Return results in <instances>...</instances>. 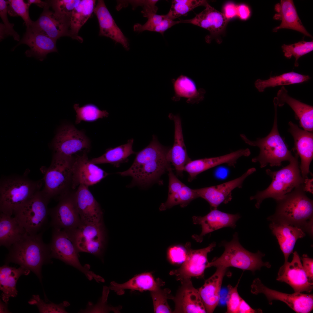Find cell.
<instances>
[{
	"label": "cell",
	"instance_id": "obj_44",
	"mask_svg": "<svg viewBox=\"0 0 313 313\" xmlns=\"http://www.w3.org/2000/svg\"><path fill=\"white\" fill-rule=\"evenodd\" d=\"M170 292L168 289L160 288L150 292L155 313L172 312L168 302V299H172L173 297L170 294Z\"/></svg>",
	"mask_w": 313,
	"mask_h": 313
},
{
	"label": "cell",
	"instance_id": "obj_33",
	"mask_svg": "<svg viewBox=\"0 0 313 313\" xmlns=\"http://www.w3.org/2000/svg\"><path fill=\"white\" fill-rule=\"evenodd\" d=\"M7 264L0 268V289L2 292V299L5 302H8L10 297L17 295L16 285L19 277L22 275L29 274L30 271L21 266L17 268Z\"/></svg>",
	"mask_w": 313,
	"mask_h": 313
},
{
	"label": "cell",
	"instance_id": "obj_45",
	"mask_svg": "<svg viewBox=\"0 0 313 313\" xmlns=\"http://www.w3.org/2000/svg\"><path fill=\"white\" fill-rule=\"evenodd\" d=\"M8 13L11 17L20 16L23 20L27 28L29 27L33 21L29 15L30 6L23 0H8Z\"/></svg>",
	"mask_w": 313,
	"mask_h": 313
},
{
	"label": "cell",
	"instance_id": "obj_5",
	"mask_svg": "<svg viewBox=\"0 0 313 313\" xmlns=\"http://www.w3.org/2000/svg\"><path fill=\"white\" fill-rule=\"evenodd\" d=\"M295 155L287 166L277 171L266 170V174L272 179L269 186L265 190L258 191L250 197V200L255 199L256 207L259 209L263 201L267 198H272L277 201L294 188L304 183L306 179L302 176L298 162L299 156L294 151ZM307 179V178H306Z\"/></svg>",
	"mask_w": 313,
	"mask_h": 313
},
{
	"label": "cell",
	"instance_id": "obj_31",
	"mask_svg": "<svg viewBox=\"0 0 313 313\" xmlns=\"http://www.w3.org/2000/svg\"><path fill=\"white\" fill-rule=\"evenodd\" d=\"M226 269L223 267H216L215 273L198 290L207 313L213 312L219 304L222 283Z\"/></svg>",
	"mask_w": 313,
	"mask_h": 313
},
{
	"label": "cell",
	"instance_id": "obj_32",
	"mask_svg": "<svg viewBox=\"0 0 313 313\" xmlns=\"http://www.w3.org/2000/svg\"><path fill=\"white\" fill-rule=\"evenodd\" d=\"M274 10L277 13L274 14L273 19L281 20V22L279 26L273 29V32H277L281 29H288L299 31L307 36L312 37L303 26L293 0H281L279 3L275 5Z\"/></svg>",
	"mask_w": 313,
	"mask_h": 313
},
{
	"label": "cell",
	"instance_id": "obj_16",
	"mask_svg": "<svg viewBox=\"0 0 313 313\" xmlns=\"http://www.w3.org/2000/svg\"><path fill=\"white\" fill-rule=\"evenodd\" d=\"M88 152L85 151L74 155L72 168V190H75L81 185L88 187L94 185L109 174L90 161Z\"/></svg>",
	"mask_w": 313,
	"mask_h": 313
},
{
	"label": "cell",
	"instance_id": "obj_54",
	"mask_svg": "<svg viewBox=\"0 0 313 313\" xmlns=\"http://www.w3.org/2000/svg\"><path fill=\"white\" fill-rule=\"evenodd\" d=\"M300 259L302 261V265L308 281L310 283L313 284V259L306 254H303Z\"/></svg>",
	"mask_w": 313,
	"mask_h": 313
},
{
	"label": "cell",
	"instance_id": "obj_28",
	"mask_svg": "<svg viewBox=\"0 0 313 313\" xmlns=\"http://www.w3.org/2000/svg\"><path fill=\"white\" fill-rule=\"evenodd\" d=\"M94 12L98 21L99 35L109 37L121 44L126 50H128L129 45L128 39L116 24L103 0H98Z\"/></svg>",
	"mask_w": 313,
	"mask_h": 313
},
{
	"label": "cell",
	"instance_id": "obj_3",
	"mask_svg": "<svg viewBox=\"0 0 313 313\" xmlns=\"http://www.w3.org/2000/svg\"><path fill=\"white\" fill-rule=\"evenodd\" d=\"M43 233L31 235L26 232L8 249L5 261L17 264L34 273L41 282V269L43 265L50 262L49 244L43 241Z\"/></svg>",
	"mask_w": 313,
	"mask_h": 313
},
{
	"label": "cell",
	"instance_id": "obj_2",
	"mask_svg": "<svg viewBox=\"0 0 313 313\" xmlns=\"http://www.w3.org/2000/svg\"><path fill=\"white\" fill-rule=\"evenodd\" d=\"M304 184L294 188L276 201L275 212L268 219L271 222H284L299 228L312 236L313 202L306 195Z\"/></svg>",
	"mask_w": 313,
	"mask_h": 313
},
{
	"label": "cell",
	"instance_id": "obj_1",
	"mask_svg": "<svg viewBox=\"0 0 313 313\" xmlns=\"http://www.w3.org/2000/svg\"><path fill=\"white\" fill-rule=\"evenodd\" d=\"M168 151L153 136L150 143L137 153L130 167L117 173L122 176L132 178L129 187L135 185L148 187L157 181L161 176L171 168L167 158Z\"/></svg>",
	"mask_w": 313,
	"mask_h": 313
},
{
	"label": "cell",
	"instance_id": "obj_51",
	"mask_svg": "<svg viewBox=\"0 0 313 313\" xmlns=\"http://www.w3.org/2000/svg\"><path fill=\"white\" fill-rule=\"evenodd\" d=\"M105 289V290H104L103 297L99 303L94 305H92V304H90L89 303V306L87 308L81 312H82L90 313L105 312L115 310V309L110 307H107L106 305L109 289L106 288Z\"/></svg>",
	"mask_w": 313,
	"mask_h": 313
},
{
	"label": "cell",
	"instance_id": "obj_36",
	"mask_svg": "<svg viewBox=\"0 0 313 313\" xmlns=\"http://www.w3.org/2000/svg\"><path fill=\"white\" fill-rule=\"evenodd\" d=\"M95 3L94 0H79L71 12L69 20L72 38L82 41V38L78 35V32L94 12Z\"/></svg>",
	"mask_w": 313,
	"mask_h": 313
},
{
	"label": "cell",
	"instance_id": "obj_35",
	"mask_svg": "<svg viewBox=\"0 0 313 313\" xmlns=\"http://www.w3.org/2000/svg\"><path fill=\"white\" fill-rule=\"evenodd\" d=\"M26 232L15 217L0 212V246L8 249Z\"/></svg>",
	"mask_w": 313,
	"mask_h": 313
},
{
	"label": "cell",
	"instance_id": "obj_53",
	"mask_svg": "<svg viewBox=\"0 0 313 313\" xmlns=\"http://www.w3.org/2000/svg\"><path fill=\"white\" fill-rule=\"evenodd\" d=\"M169 186L168 196L178 192L184 184L180 181L173 173L171 168L168 170Z\"/></svg>",
	"mask_w": 313,
	"mask_h": 313
},
{
	"label": "cell",
	"instance_id": "obj_58",
	"mask_svg": "<svg viewBox=\"0 0 313 313\" xmlns=\"http://www.w3.org/2000/svg\"><path fill=\"white\" fill-rule=\"evenodd\" d=\"M262 311L261 309H253L243 299L240 304L238 313H262Z\"/></svg>",
	"mask_w": 313,
	"mask_h": 313
},
{
	"label": "cell",
	"instance_id": "obj_22",
	"mask_svg": "<svg viewBox=\"0 0 313 313\" xmlns=\"http://www.w3.org/2000/svg\"><path fill=\"white\" fill-rule=\"evenodd\" d=\"M181 281V285L172 299L175 304L174 313H206V311L198 290L193 285L191 279Z\"/></svg>",
	"mask_w": 313,
	"mask_h": 313
},
{
	"label": "cell",
	"instance_id": "obj_10",
	"mask_svg": "<svg viewBox=\"0 0 313 313\" xmlns=\"http://www.w3.org/2000/svg\"><path fill=\"white\" fill-rule=\"evenodd\" d=\"M51 258L59 259L78 270L91 280L100 282L102 277L90 270V266H82L79 262L74 241L70 232L53 229L52 239L49 244Z\"/></svg>",
	"mask_w": 313,
	"mask_h": 313
},
{
	"label": "cell",
	"instance_id": "obj_30",
	"mask_svg": "<svg viewBox=\"0 0 313 313\" xmlns=\"http://www.w3.org/2000/svg\"><path fill=\"white\" fill-rule=\"evenodd\" d=\"M170 119L174 122V139L173 145L167 154L168 161L174 166L177 173L181 174L185 165L190 161L187 154L182 132L181 122L178 115L171 114Z\"/></svg>",
	"mask_w": 313,
	"mask_h": 313
},
{
	"label": "cell",
	"instance_id": "obj_26",
	"mask_svg": "<svg viewBox=\"0 0 313 313\" xmlns=\"http://www.w3.org/2000/svg\"><path fill=\"white\" fill-rule=\"evenodd\" d=\"M201 12L190 19L181 20L180 23H189L208 30L210 35L206 38L208 42L212 37L218 36L224 31L228 20L223 14L211 6L208 3Z\"/></svg>",
	"mask_w": 313,
	"mask_h": 313
},
{
	"label": "cell",
	"instance_id": "obj_18",
	"mask_svg": "<svg viewBox=\"0 0 313 313\" xmlns=\"http://www.w3.org/2000/svg\"><path fill=\"white\" fill-rule=\"evenodd\" d=\"M293 253L292 261L284 263L279 268L276 280L289 285L294 292L310 293L313 284L308 281L298 254L296 251Z\"/></svg>",
	"mask_w": 313,
	"mask_h": 313
},
{
	"label": "cell",
	"instance_id": "obj_7",
	"mask_svg": "<svg viewBox=\"0 0 313 313\" xmlns=\"http://www.w3.org/2000/svg\"><path fill=\"white\" fill-rule=\"evenodd\" d=\"M220 245L224 247V252L220 257L214 258L211 262H208L207 268L214 266L227 268L232 267L254 272L260 270L263 266L268 268L271 267L269 262L262 261V258L265 255L264 254L259 251L256 253L251 252L241 245L237 232L233 234L230 241H223Z\"/></svg>",
	"mask_w": 313,
	"mask_h": 313
},
{
	"label": "cell",
	"instance_id": "obj_8",
	"mask_svg": "<svg viewBox=\"0 0 313 313\" xmlns=\"http://www.w3.org/2000/svg\"><path fill=\"white\" fill-rule=\"evenodd\" d=\"M74 156H67L54 153L52 161L43 178L44 187L41 190L50 200L70 192L72 168Z\"/></svg>",
	"mask_w": 313,
	"mask_h": 313
},
{
	"label": "cell",
	"instance_id": "obj_47",
	"mask_svg": "<svg viewBox=\"0 0 313 313\" xmlns=\"http://www.w3.org/2000/svg\"><path fill=\"white\" fill-rule=\"evenodd\" d=\"M8 5V1L0 0V16L4 23L0 24V39H3L6 36H10L19 41V35L13 29L14 24L10 23L7 17Z\"/></svg>",
	"mask_w": 313,
	"mask_h": 313
},
{
	"label": "cell",
	"instance_id": "obj_25",
	"mask_svg": "<svg viewBox=\"0 0 313 313\" xmlns=\"http://www.w3.org/2000/svg\"><path fill=\"white\" fill-rule=\"evenodd\" d=\"M250 154L248 148L242 149L217 157L190 160L185 166L183 171L188 173V181H191L200 173L219 165L225 164L234 167L240 158L248 156Z\"/></svg>",
	"mask_w": 313,
	"mask_h": 313
},
{
	"label": "cell",
	"instance_id": "obj_15",
	"mask_svg": "<svg viewBox=\"0 0 313 313\" xmlns=\"http://www.w3.org/2000/svg\"><path fill=\"white\" fill-rule=\"evenodd\" d=\"M216 245V243L214 242L206 248L193 250L191 248L190 243H187L185 245L187 252L185 260L179 268L171 271L170 274L174 275L176 280L180 281L192 277L203 278L209 262L208 254Z\"/></svg>",
	"mask_w": 313,
	"mask_h": 313
},
{
	"label": "cell",
	"instance_id": "obj_24",
	"mask_svg": "<svg viewBox=\"0 0 313 313\" xmlns=\"http://www.w3.org/2000/svg\"><path fill=\"white\" fill-rule=\"evenodd\" d=\"M56 41L40 32L28 28L22 38L12 50L20 44H26L30 49L25 52L26 55L42 61L48 53L58 52Z\"/></svg>",
	"mask_w": 313,
	"mask_h": 313
},
{
	"label": "cell",
	"instance_id": "obj_6",
	"mask_svg": "<svg viewBox=\"0 0 313 313\" xmlns=\"http://www.w3.org/2000/svg\"><path fill=\"white\" fill-rule=\"evenodd\" d=\"M275 115L272 128L269 134L265 137L257 139L255 141L249 139L244 134H240L242 139L246 144L256 146L260 149L259 155L252 159L254 163L258 162L263 168L268 164L271 166H280L284 161L291 160L294 156L288 148L284 139L279 132L277 125V107L274 103Z\"/></svg>",
	"mask_w": 313,
	"mask_h": 313
},
{
	"label": "cell",
	"instance_id": "obj_27",
	"mask_svg": "<svg viewBox=\"0 0 313 313\" xmlns=\"http://www.w3.org/2000/svg\"><path fill=\"white\" fill-rule=\"evenodd\" d=\"M269 227L276 237L284 257V263L287 262L297 240L304 237L305 232L301 228L281 222L271 221Z\"/></svg>",
	"mask_w": 313,
	"mask_h": 313
},
{
	"label": "cell",
	"instance_id": "obj_20",
	"mask_svg": "<svg viewBox=\"0 0 313 313\" xmlns=\"http://www.w3.org/2000/svg\"><path fill=\"white\" fill-rule=\"evenodd\" d=\"M88 187L79 185L74 192V197L82 224H93L103 221V213L99 203Z\"/></svg>",
	"mask_w": 313,
	"mask_h": 313
},
{
	"label": "cell",
	"instance_id": "obj_17",
	"mask_svg": "<svg viewBox=\"0 0 313 313\" xmlns=\"http://www.w3.org/2000/svg\"><path fill=\"white\" fill-rule=\"evenodd\" d=\"M256 171V169L252 168L233 180L218 185L194 190L198 197L204 199L209 203L211 210L217 209L221 204H227L230 201L233 190L241 188L246 178Z\"/></svg>",
	"mask_w": 313,
	"mask_h": 313
},
{
	"label": "cell",
	"instance_id": "obj_52",
	"mask_svg": "<svg viewBox=\"0 0 313 313\" xmlns=\"http://www.w3.org/2000/svg\"><path fill=\"white\" fill-rule=\"evenodd\" d=\"M154 1V0H118L117 1V3L116 8L119 11L123 8L125 7L130 4L132 6L134 10L139 6H141L143 10H144L150 6Z\"/></svg>",
	"mask_w": 313,
	"mask_h": 313
},
{
	"label": "cell",
	"instance_id": "obj_50",
	"mask_svg": "<svg viewBox=\"0 0 313 313\" xmlns=\"http://www.w3.org/2000/svg\"><path fill=\"white\" fill-rule=\"evenodd\" d=\"M165 15H159L156 14L148 17V20L143 25L140 23L135 24L133 27L134 31L139 33L145 31H152L154 28L158 25L165 17Z\"/></svg>",
	"mask_w": 313,
	"mask_h": 313
},
{
	"label": "cell",
	"instance_id": "obj_48",
	"mask_svg": "<svg viewBox=\"0 0 313 313\" xmlns=\"http://www.w3.org/2000/svg\"><path fill=\"white\" fill-rule=\"evenodd\" d=\"M239 280L234 287L230 285L228 286V292L226 297L227 310L226 313H238L239 307L242 298L237 291Z\"/></svg>",
	"mask_w": 313,
	"mask_h": 313
},
{
	"label": "cell",
	"instance_id": "obj_43",
	"mask_svg": "<svg viewBox=\"0 0 313 313\" xmlns=\"http://www.w3.org/2000/svg\"><path fill=\"white\" fill-rule=\"evenodd\" d=\"M282 48L285 57L290 59L293 56L295 58L294 65L298 67L299 58L313 51V41H303L290 45L284 44Z\"/></svg>",
	"mask_w": 313,
	"mask_h": 313
},
{
	"label": "cell",
	"instance_id": "obj_46",
	"mask_svg": "<svg viewBox=\"0 0 313 313\" xmlns=\"http://www.w3.org/2000/svg\"><path fill=\"white\" fill-rule=\"evenodd\" d=\"M32 305H35L38 307L40 313H67L65 308L70 305L67 301H64L59 304L53 303H47L40 298L38 295H34L28 301Z\"/></svg>",
	"mask_w": 313,
	"mask_h": 313
},
{
	"label": "cell",
	"instance_id": "obj_13",
	"mask_svg": "<svg viewBox=\"0 0 313 313\" xmlns=\"http://www.w3.org/2000/svg\"><path fill=\"white\" fill-rule=\"evenodd\" d=\"M251 287L252 293L255 294H263L270 305L272 304L273 301L277 300L285 303L296 313H309L313 310V294L301 292L288 294L281 292L265 286L258 278L254 280Z\"/></svg>",
	"mask_w": 313,
	"mask_h": 313
},
{
	"label": "cell",
	"instance_id": "obj_21",
	"mask_svg": "<svg viewBox=\"0 0 313 313\" xmlns=\"http://www.w3.org/2000/svg\"><path fill=\"white\" fill-rule=\"evenodd\" d=\"M289 132L292 135L294 142L293 149L301 158L299 168L302 176L308 178L310 173V165L313 158V133L302 130L291 121L288 123Z\"/></svg>",
	"mask_w": 313,
	"mask_h": 313
},
{
	"label": "cell",
	"instance_id": "obj_37",
	"mask_svg": "<svg viewBox=\"0 0 313 313\" xmlns=\"http://www.w3.org/2000/svg\"><path fill=\"white\" fill-rule=\"evenodd\" d=\"M133 142V139H129L126 144L108 149L103 155L90 161L96 165L109 163L119 167L121 164L127 162L129 156L135 153L132 148Z\"/></svg>",
	"mask_w": 313,
	"mask_h": 313
},
{
	"label": "cell",
	"instance_id": "obj_11",
	"mask_svg": "<svg viewBox=\"0 0 313 313\" xmlns=\"http://www.w3.org/2000/svg\"><path fill=\"white\" fill-rule=\"evenodd\" d=\"M54 153L67 156H73L90 148L89 139L83 131L74 125L65 124L58 130L51 144Z\"/></svg>",
	"mask_w": 313,
	"mask_h": 313
},
{
	"label": "cell",
	"instance_id": "obj_4",
	"mask_svg": "<svg viewBox=\"0 0 313 313\" xmlns=\"http://www.w3.org/2000/svg\"><path fill=\"white\" fill-rule=\"evenodd\" d=\"M41 181H34L22 176H7L0 183V212L12 216L36 193Z\"/></svg>",
	"mask_w": 313,
	"mask_h": 313
},
{
	"label": "cell",
	"instance_id": "obj_23",
	"mask_svg": "<svg viewBox=\"0 0 313 313\" xmlns=\"http://www.w3.org/2000/svg\"><path fill=\"white\" fill-rule=\"evenodd\" d=\"M240 217L239 214L228 213L217 209L211 210L203 216H194L192 217L193 223L201 225L202 232L199 235H194L192 238L197 242H201L203 236L208 233L225 227L234 228L236 222Z\"/></svg>",
	"mask_w": 313,
	"mask_h": 313
},
{
	"label": "cell",
	"instance_id": "obj_42",
	"mask_svg": "<svg viewBox=\"0 0 313 313\" xmlns=\"http://www.w3.org/2000/svg\"><path fill=\"white\" fill-rule=\"evenodd\" d=\"M73 108L75 111V123L79 124L82 121H93L99 119L107 117L108 113L105 110H101L95 105L88 104L80 107L78 104H74Z\"/></svg>",
	"mask_w": 313,
	"mask_h": 313
},
{
	"label": "cell",
	"instance_id": "obj_59",
	"mask_svg": "<svg viewBox=\"0 0 313 313\" xmlns=\"http://www.w3.org/2000/svg\"><path fill=\"white\" fill-rule=\"evenodd\" d=\"M27 1V3L30 6L31 4H34L43 8L49 5L48 1H43L41 0H28Z\"/></svg>",
	"mask_w": 313,
	"mask_h": 313
},
{
	"label": "cell",
	"instance_id": "obj_40",
	"mask_svg": "<svg viewBox=\"0 0 313 313\" xmlns=\"http://www.w3.org/2000/svg\"><path fill=\"white\" fill-rule=\"evenodd\" d=\"M197 198L198 196L194 190L184 184L178 192L168 196L166 201L161 205L159 210L161 211L165 210L178 205H179L181 207H184L192 200Z\"/></svg>",
	"mask_w": 313,
	"mask_h": 313
},
{
	"label": "cell",
	"instance_id": "obj_38",
	"mask_svg": "<svg viewBox=\"0 0 313 313\" xmlns=\"http://www.w3.org/2000/svg\"><path fill=\"white\" fill-rule=\"evenodd\" d=\"M310 79L309 75L292 72L278 76H270L267 80L258 79L255 81L254 84L258 90L262 92L267 88L301 83L308 81Z\"/></svg>",
	"mask_w": 313,
	"mask_h": 313
},
{
	"label": "cell",
	"instance_id": "obj_39",
	"mask_svg": "<svg viewBox=\"0 0 313 313\" xmlns=\"http://www.w3.org/2000/svg\"><path fill=\"white\" fill-rule=\"evenodd\" d=\"M174 92L179 97L194 100L199 102L204 98L205 90L201 89L198 90L194 81L188 77L181 75L174 81L173 84Z\"/></svg>",
	"mask_w": 313,
	"mask_h": 313
},
{
	"label": "cell",
	"instance_id": "obj_60",
	"mask_svg": "<svg viewBox=\"0 0 313 313\" xmlns=\"http://www.w3.org/2000/svg\"><path fill=\"white\" fill-rule=\"evenodd\" d=\"M4 302L0 301V313L10 312L8 308V302Z\"/></svg>",
	"mask_w": 313,
	"mask_h": 313
},
{
	"label": "cell",
	"instance_id": "obj_9",
	"mask_svg": "<svg viewBox=\"0 0 313 313\" xmlns=\"http://www.w3.org/2000/svg\"><path fill=\"white\" fill-rule=\"evenodd\" d=\"M50 200L40 190L15 212L14 216L28 234H37L45 231L48 225Z\"/></svg>",
	"mask_w": 313,
	"mask_h": 313
},
{
	"label": "cell",
	"instance_id": "obj_56",
	"mask_svg": "<svg viewBox=\"0 0 313 313\" xmlns=\"http://www.w3.org/2000/svg\"><path fill=\"white\" fill-rule=\"evenodd\" d=\"M237 6L232 2L228 3L225 5L223 13L227 19L228 20L237 16Z\"/></svg>",
	"mask_w": 313,
	"mask_h": 313
},
{
	"label": "cell",
	"instance_id": "obj_55",
	"mask_svg": "<svg viewBox=\"0 0 313 313\" xmlns=\"http://www.w3.org/2000/svg\"><path fill=\"white\" fill-rule=\"evenodd\" d=\"M180 23V20L176 21L170 19L165 15V17L154 28L152 32H158L163 34L167 30L174 25Z\"/></svg>",
	"mask_w": 313,
	"mask_h": 313
},
{
	"label": "cell",
	"instance_id": "obj_14",
	"mask_svg": "<svg viewBox=\"0 0 313 313\" xmlns=\"http://www.w3.org/2000/svg\"><path fill=\"white\" fill-rule=\"evenodd\" d=\"M55 207L49 209L50 225L53 229L70 232L82 224L75 203L74 192L61 196Z\"/></svg>",
	"mask_w": 313,
	"mask_h": 313
},
{
	"label": "cell",
	"instance_id": "obj_57",
	"mask_svg": "<svg viewBox=\"0 0 313 313\" xmlns=\"http://www.w3.org/2000/svg\"><path fill=\"white\" fill-rule=\"evenodd\" d=\"M251 15L250 10L249 7L245 4H241L237 6V16L242 20H246Z\"/></svg>",
	"mask_w": 313,
	"mask_h": 313
},
{
	"label": "cell",
	"instance_id": "obj_29",
	"mask_svg": "<svg viewBox=\"0 0 313 313\" xmlns=\"http://www.w3.org/2000/svg\"><path fill=\"white\" fill-rule=\"evenodd\" d=\"M288 91L282 86L279 90L277 96L274 99L277 105L282 106L285 103L288 105L295 112L300 125L304 130L310 132L313 130V107L290 96Z\"/></svg>",
	"mask_w": 313,
	"mask_h": 313
},
{
	"label": "cell",
	"instance_id": "obj_12",
	"mask_svg": "<svg viewBox=\"0 0 313 313\" xmlns=\"http://www.w3.org/2000/svg\"><path fill=\"white\" fill-rule=\"evenodd\" d=\"M69 232L79 252H87L98 257L102 255L106 243L103 221L93 224H81Z\"/></svg>",
	"mask_w": 313,
	"mask_h": 313
},
{
	"label": "cell",
	"instance_id": "obj_34",
	"mask_svg": "<svg viewBox=\"0 0 313 313\" xmlns=\"http://www.w3.org/2000/svg\"><path fill=\"white\" fill-rule=\"evenodd\" d=\"M161 280L155 281L152 274L149 272L143 273L137 275L127 282L119 284L115 282H111L110 288L118 294L124 293L125 289L135 290L140 291L156 290L164 284Z\"/></svg>",
	"mask_w": 313,
	"mask_h": 313
},
{
	"label": "cell",
	"instance_id": "obj_41",
	"mask_svg": "<svg viewBox=\"0 0 313 313\" xmlns=\"http://www.w3.org/2000/svg\"><path fill=\"white\" fill-rule=\"evenodd\" d=\"M208 3L205 0H173L166 15L169 19L174 20L198 6L205 7Z\"/></svg>",
	"mask_w": 313,
	"mask_h": 313
},
{
	"label": "cell",
	"instance_id": "obj_49",
	"mask_svg": "<svg viewBox=\"0 0 313 313\" xmlns=\"http://www.w3.org/2000/svg\"><path fill=\"white\" fill-rule=\"evenodd\" d=\"M187 253L185 247L180 245H174L168 249L167 253V257L171 263L180 264H182L185 260Z\"/></svg>",
	"mask_w": 313,
	"mask_h": 313
},
{
	"label": "cell",
	"instance_id": "obj_19",
	"mask_svg": "<svg viewBox=\"0 0 313 313\" xmlns=\"http://www.w3.org/2000/svg\"><path fill=\"white\" fill-rule=\"evenodd\" d=\"M50 7L49 5L44 8L38 19L33 21L32 25L28 28L56 41L63 36L71 37L69 21L54 11L50 10Z\"/></svg>",
	"mask_w": 313,
	"mask_h": 313
}]
</instances>
